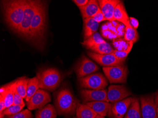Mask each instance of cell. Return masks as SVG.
Wrapping results in <instances>:
<instances>
[{
	"instance_id": "1",
	"label": "cell",
	"mask_w": 158,
	"mask_h": 118,
	"mask_svg": "<svg viewBox=\"0 0 158 118\" xmlns=\"http://www.w3.org/2000/svg\"><path fill=\"white\" fill-rule=\"evenodd\" d=\"M47 5L41 1L33 18L28 40L40 49L44 47L47 29Z\"/></svg>"
},
{
	"instance_id": "2",
	"label": "cell",
	"mask_w": 158,
	"mask_h": 118,
	"mask_svg": "<svg viewBox=\"0 0 158 118\" xmlns=\"http://www.w3.org/2000/svg\"><path fill=\"white\" fill-rule=\"evenodd\" d=\"M2 3L5 22L17 33L23 18L26 1H3Z\"/></svg>"
},
{
	"instance_id": "3",
	"label": "cell",
	"mask_w": 158,
	"mask_h": 118,
	"mask_svg": "<svg viewBox=\"0 0 158 118\" xmlns=\"http://www.w3.org/2000/svg\"><path fill=\"white\" fill-rule=\"evenodd\" d=\"M78 102L70 89L64 88L57 93L55 105L59 115L73 116L76 112Z\"/></svg>"
},
{
	"instance_id": "4",
	"label": "cell",
	"mask_w": 158,
	"mask_h": 118,
	"mask_svg": "<svg viewBox=\"0 0 158 118\" xmlns=\"http://www.w3.org/2000/svg\"><path fill=\"white\" fill-rule=\"evenodd\" d=\"M37 77L39 80L40 88L49 91L55 90L62 79L59 71L53 68L40 70L37 72Z\"/></svg>"
},
{
	"instance_id": "5",
	"label": "cell",
	"mask_w": 158,
	"mask_h": 118,
	"mask_svg": "<svg viewBox=\"0 0 158 118\" xmlns=\"http://www.w3.org/2000/svg\"><path fill=\"white\" fill-rule=\"evenodd\" d=\"M41 1H26L23 18L17 33L23 38L28 39L31 24Z\"/></svg>"
},
{
	"instance_id": "6",
	"label": "cell",
	"mask_w": 158,
	"mask_h": 118,
	"mask_svg": "<svg viewBox=\"0 0 158 118\" xmlns=\"http://www.w3.org/2000/svg\"><path fill=\"white\" fill-rule=\"evenodd\" d=\"M81 88L91 90H102L107 85V81L102 74L96 73L78 80Z\"/></svg>"
},
{
	"instance_id": "7",
	"label": "cell",
	"mask_w": 158,
	"mask_h": 118,
	"mask_svg": "<svg viewBox=\"0 0 158 118\" xmlns=\"http://www.w3.org/2000/svg\"><path fill=\"white\" fill-rule=\"evenodd\" d=\"M103 71L110 83H125L127 82L128 69L124 65L103 67Z\"/></svg>"
},
{
	"instance_id": "8",
	"label": "cell",
	"mask_w": 158,
	"mask_h": 118,
	"mask_svg": "<svg viewBox=\"0 0 158 118\" xmlns=\"http://www.w3.org/2000/svg\"><path fill=\"white\" fill-rule=\"evenodd\" d=\"M99 69L97 65L83 55L75 65L74 71L79 79L97 71Z\"/></svg>"
},
{
	"instance_id": "9",
	"label": "cell",
	"mask_w": 158,
	"mask_h": 118,
	"mask_svg": "<svg viewBox=\"0 0 158 118\" xmlns=\"http://www.w3.org/2000/svg\"><path fill=\"white\" fill-rule=\"evenodd\" d=\"M140 100L143 118H158L154 94L141 96Z\"/></svg>"
},
{
	"instance_id": "10",
	"label": "cell",
	"mask_w": 158,
	"mask_h": 118,
	"mask_svg": "<svg viewBox=\"0 0 158 118\" xmlns=\"http://www.w3.org/2000/svg\"><path fill=\"white\" fill-rule=\"evenodd\" d=\"M49 93L44 89H39L37 92L26 102L27 106L30 110L40 109L51 102Z\"/></svg>"
},
{
	"instance_id": "11",
	"label": "cell",
	"mask_w": 158,
	"mask_h": 118,
	"mask_svg": "<svg viewBox=\"0 0 158 118\" xmlns=\"http://www.w3.org/2000/svg\"><path fill=\"white\" fill-rule=\"evenodd\" d=\"M88 55L92 60L102 66L104 67H113L123 65L125 61L121 60L113 54L107 55H99L91 51L87 53Z\"/></svg>"
},
{
	"instance_id": "12",
	"label": "cell",
	"mask_w": 158,
	"mask_h": 118,
	"mask_svg": "<svg viewBox=\"0 0 158 118\" xmlns=\"http://www.w3.org/2000/svg\"><path fill=\"white\" fill-rule=\"evenodd\" d=\"M132 93L124 85H111L107 91V98L109 102L114 103L125 99Z\"/></svg>"
},
{
	"instance_id": "13",
	"label": "cell",
	"mask_w": 158,
	"mask_h": 118,
	"mask_svg": "<svg viewBox=\"0 0 158 118\" xmlns=\"http://www.w3.org/2000/svg\"><path fill=\"white\" fill-rule=\"evenodd\" d=\"M80 94L84 104L94 101L109 102L106 89L91 90L83 89L80 91Z\"/></svg>"
},
{
	"instance_id": "14",
	"label": "cell",
	"mask_w": 158,
	"mask_h": 118,
	"mask_svg": "<svg viewBox=\"0 0 158 118\" xmlns=\"http://www.w3.org/2000/svg\"><path fill=\"white\" fill-rule=\"evenodd\" d=\"M132 97L112 103L111 108L109 116L111 118H124L131 104Z\"/></svg>"
},
{
	"instance_id": "15",
	"label": "cell",
	"mask_w": 158,
	"mask_h": 118,
	"mask_svg": "<svg viewBox=\"0 0 158 118\" xmlns=\"http://www.w3.org/2000/svg\"><path fill=\"white\" fill-rule=\"evenodd\" d=\"M98 1L99 7L106 20L114 21L113 14L114 9L120 2L119 0H99Z\"/></svg>"
},
{
	"instance_id": "16",
	"label": "cell",
	"mask_w": 158,
	"mask_h": 118,
	"mask_svg": "<svg viewBox=\"0 0 158 118\" xmlns=\"http://www.w3.org/2000/svg\"><path fill=\"white\" fill-rule=\"evenodd\" d=\"M85 104L91 107L98 115L103 117L109 115L112 106V104L103 101H94Z\"/></svg>"
},
{
	"instance_id": "17",
	"label": "cell",
	"mask_w": 158,
	"mask_h": 118,
	"mask_svg": "<svg viewBox=\"0 0 158 118\" xmlns=\"http://www.w3.org/2000/svg\"><path fill=\"white\" fill-rule=\"evenodd\" d=\"M83 19L92 18L100 9L98 1L96 0H89L87 4L79 8Z\"/></svg>"
},
{
	"instance_id": "18",
	"label": "cell",
	"mask_w": 158,
	"mask_h": 118,
	"mask_svg": "<svg viewBox=\"0 0 158 118\" xmlns=\"http://www.w3.org/2000/svg\"><path fill=\"white\" fill-rule=\"evenodd\" d=\"M113 17L114 20L119 21L126 26L130 21L124 3L122 2L121 1L114 9Z\"/></svg>"
},
{
	"instance_id": "19",
	"label": "cell",
	"mask_w": 158,
	"mask_h": 118,
	"mask_svg": "<svg viewBox=\"0 0 158 118\" xmlns=\"http://www.w3.org/2000/svg\"><path fill=\"white\" fill-rule=\"evenodd\" d=\"M98 25L99 23L95 21L92 18L83 19L84 40L97 32Z\"/></svg>"
},
{
	"instance_id": "20",
	"label": "cell",
	"mask_w": 158,
	"mask_h": 118,
	"mask_svg": "<svg viewBox=\"0 0 158 118\" xmlns=\"http://www.w3.org/2000/svg\"><path fill=\"white\" fill-rule=\"evenodd\" d=\"M97 113L86 104L78 103L76 111L77 118H95Z\"/></svg>"
},
{
	"instance_id": "21",
	"label": "cell",
	"mask_w": 158,
	"mask_h": 118,
	"mask_svg": "<svg viewBox=\"0 0 158 118\" xmlns=\"http://www.w3.org/2000/svg\"><path fill=\"white\" fill-rule=\"evenodd\" d=\"M124 118H141L140 104L137 97H132L131 104Z\"/></svg>"
},
{
	"instance_id": "22",
	"label": "cell",
	"mask_w": 158,
	"mask_h": 118,
	"mask_svg": "<svg viewBox=\"0 0 158 118\" xmlns=\"http://www.w3.org/2000/svg\"><path fill=\"white\" fill-rule=\"evenodd\" d=\"M13 82L2 86L0 89V95L4 96L6 108L13 105Z\"/></svg>"
},
{
	"instance_id": "23",
	"label": "cell",
	"mask_w": 158,
	"mask_h": 118,
	"mask_svg": "<svg viewBox=\"0 0 158 118\" xmlns=\"http://www.w3.org/2000/svg\"><path fill=\"white\" fill-rule=\"evenodd\" d=\"M56 108L51 104H48L40 108L35 113V118H56L57 116Z\"/></svg>"
},
{
	"instance_id": "24",
	"label": "cell",
	"mask_w": 158,
	"mask_h": 118,
	"mask_svg": "<svg viewBox=\"0 0 158 118\" xmlns=\"http://www.w3.org/2000/svg\"><path fill=\"white\" fill-rule=\"evenodd\" d=\"M40 88L39 80L37 77L29 79L27 84L26 97L25 98L26 102L30 100V98Z\"/></svg>"
},
{
	"instance_id": "25",
	"label": "cell",
	"mask_w": 158,
	"mask_h": 118,
	"mask_svg": "<svg viewBox=\"0 0 158 118\" xmlns=\"http://www.w3.org/2000/svg\"><path fill=\"white\" fill-rule=\"evenodd\" d=\"M90 50L93 53L99 55L113 54L114 50L110 45L106 41L94 46Z\"/></svg>"
},
{
	"instance_id": "26",
	"label": "cell",
	"mask_w": 158,
	"mask_h": 118,
	"mask_svg": "<svg viewBox=\"0 0 158 118\" xmlns=\"http://www.w3.org/2000/svg\"><path fill=\"white\" fill-rule=\"evenodd\" d=\"M104 42H105V41L103 39L100 35L97 32L91 35L88 39L84 40L82 43V44L86 48L90 49L94 46Z\"/></svg>"
},
{
	"instance_id": "27",
	"label": "cell",
	"mask_w": 158,
	"mask_h": 118,
	"mask_svg": "<svg viewBox=\"0 0 158 118\" xmlns=\"http://www.w3.org/2000/svg\"><path fill=\"white\" fill-rule=\"evenodd\" d=\"M139 38L138 32L131 25L129 21L126 26L124 39L127 41L135 43L138 41Z\"/></svg>"
},
{
	"instance_id": "28",
	"label": "cell",
	"mask_w": 158,
	"mask_h": 118,
	"mask_svg": "<svg viewBox=\"0 0 158 118\" xmlns=\"http://www.w3.org/2000/svg\"><path fill=\"white\" fill-rule=\"evenodd\" d=\"M29 79L26 77H22L16 80L17 92L21 97L25 99L26 97L27 90Z\"/></svg>"
},
{
	"instance_id": "29",
	"label": "cell",
	"mask_w": 158,
	"mask_h": 118,
	"mask_svg": "<svg viewBox=\"0 0 158 118\" xmlns=\"http://www.w3.org/2000/svg\"><path fill=\"white\" fill-rule=\"evenodd\" d=\"M24 106L25 104L20 105H11L10 107L6 108L3 111L2 113L0 114V118H3L4 115L10 116V115L17 114L21 111Z\"/></svg>"
},
{
	"instance_id": "30",
	"label": "cell",
	"mask_w": 158,
	"mask_h": 118,
	"mask_svg": "<svg viewBox=\"0 0 158 118\" xmlns=\"http://www.w3.org/2000/svg\"><path fill=\"white\" fill-rule=\"evenodd\" d=\"M134 42H129V45L127 48L125 50H115L114 51L113 54L116 56L118 58L120 59L121 60L125 61L129 53H130L132 48H133Z\"/></svg>"
},
{
	"instance_id": "31",
	"label": "cell",
	"mask_w": 158,
	"mask_h": 118,
	"mask_svg": "<svg viewBox=\"0 0 158 118\" xmlns=\"http://www.w3.org/2000/svg\"><path fill=\"white\" fill-rule=\"evenodd\" d=\"M13 105H20L24 104L23 98L17 93L16 89V80L13 81Z\"/></svg>"
},
{
	"instance_id": "32",
	"label": "cell",
	"mask_w": 158,
	"mask_h": 118,
	"mask_svg": "<svg viewBox=\"0 0 158 118\" xmlns=\"http://www.w3.org/2000/svg\"><path fill=\"white\" fill-rule=\"evenodd\" d=\"M7 118H33L31 112L30 110L26 109L14 115L7 116Z\"/></svg>"
},
{
	"instance_id": "33",
	"label": "cell",
	"mask_w": 158,
	"mask_h": 118,
	"mask_svg": "<svg viewBox=\"0 0 158 118\" xmlns=\"http://www.w3.org/2000/svg\"><path fill=\"white\" fill-rule=\"evenodd\" d=\"M92 18L95 21H96L98 23L100 22H102V21L107 20L105 17L104 15L100 9L95 15H94V16Z\"/></svg>"
},
{
	"instance_id": "34",
	"label": "cell",
	"mask_w": 158,
	"mask_h": 118,
	"mask_svg": "<svg viewBox=\"0 0 158 118\" xmlns=\"http://www.w3.org/2000/svg\"><path fill=\"white\" fill-rule=\"evenodd\" d=\"M6 108L4 96L0 95V114L2 113Z\"/></svg>"
},
{
	"instance_id": "35",
	"label": "cell",
	"mask_w": 158,
	"mask_h": 118,
	"mask_svg": "<svg viewBox=\"0 0 158 118\" xmlns=\"http://www.w3.org/2000/svg\"><path fill=\"white\" fill-rule=\"evenodd\" d=\"M73 1L79 7V8L85 6L88 2L89 1L88 0H73Z\"/></svg>"
},
{
	"instance_id": "36",
	"label": "cell",
	"mask_w": 158,
	"mask_h": 118,
	"mask_svg": "<svg viewBox=\"0 0 158 118\" xmlns=\"http://www.w3.org/2000/svg\"><path fill=\"white\" fill-rule=\"evenodd\" d=\"M129 20H130V24H131V25L134 28H135V29H137L139 25L138 20H137L136 18L133 17H130V18H129Z\"/></svg>"
},
{
	"instance_id": "37",
	"label": "cell",
	"mask_w": 158,
	"mask_h": 118,
	"mask_svg": "<svg viewBox=\"0 0 158 118\" xmlns=\"http://www.w3.org/2000/svg\"><path fill=\"white\" fill-rule=\"evenodd\" d=\"M155 103L158 114V92L155 94Z\"/></svg>"
},
{
	"instance_id": "38",
	"label": "cell",
	"mask_w": 158,
	"mask_h": 118,
	"mask_svg": "<svg viewBox=\"0 0 158 118\" xmlns=\"http://www.w3.org/2000/svg\"><path fill=\"white\" fill-rule=\"evenodd\" d=\"M95 118H105L104 117H103V116H100V115H98V114L97 115L96 117H95Z\"/></svg>"
},
{
	"instance_id": "39",
	"label": "cell",
	"mask_w": 158,
	"mask_h": 118,
	"mask_svg": "<svg viewBox=\"0 0 158 118\" xmlns=\"http://www.w3.org/2000/svg\"></svg>"
}]
</instances>
